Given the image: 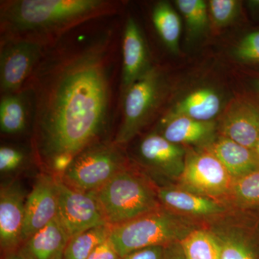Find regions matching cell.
Wrapping results in <instances>:
<instances>
[{
	"label": "cell",
	"mask_w": 259,
	"mask_h": 259,
	"mask_svg": "<svg viewBox=\"0 0 259 259\" xmlns=\"http://www.w3.org/2000/svg\"><path fill=\"white\" fill-rule=\"evenodd\" d=\"M109 97L107 55L100 44L63 63L39 99L35 144L42 163L49 166L63 153L76 156L97 143Z\"/></svg>",
	"instance_id": "6da1fadb"
},
{
	"label": "cell",
	"mask_w": 259,
	"mask_h": 259,
	"mask_svg": "<svg viewBox=\"0 0 259 259\" xmlns=\"http://www.w3.org/2000/svg\"><path fill=\"white\" fill-rule=\"evenodd\" d=\"M202 226L199 220L162 207L144 215L110 227L109 241L122 258L136 250L180 242Z\"/></svg>",
	"instance_id": "7a4b0ae2"
},
{
	"label": "cell",
	"mask_w": 259,
	"mask_h": 259,
	"mask_svg": "<svg viewBox=\"0 0 259 259\" xmlns=\"http://www.w3.org/2000/svg\"><path fill=\"white\" fill-rule=\"evenodd\" d=\"M93 194L110 227L128 222L163 207L152 180L144 171L129 165Z\"/></svg>",
	"instance_id": "3957f363"
},
{
	"label": "cell",
	"mask_w": 259,
	"mask_h": 259,
	"mask_svg": "<svg viewBox=\"0 0 259 259\" xmlns=\"http://www.w3.org/2000/svg\"><path fill=\"white\" fill-rule=\"evenodd\" d=\"M100 0H18L2 9V21L15 32L38 31L63 26L93 15Z\"/></svg>",
	"instance_id": "277c9868"
},
{
	"label": "cell",
	"mask_w": 259,
	"mask_h": 259,
	"mask_svg": "<svg viewBox=\"0 0 259 259\" xmlns=\"http://www.w3.org/2000/svg\"><path fill=\"white\" fill-rule=\"evenodd\" d=\"M127 165L120 146L114 142H97L76 155L59 179L71 188L93 193Z\"/></svg>",
	"instance_id": "5b68a950"
},
{
	"label": "cell",
	"mask_w": 259,
	"mask_h": 259,
	"mask_svg": "<svg viewBox=\"0 0 259 259\" xmlns=\"http://www.w3.org/2000/svg\"><path fill=\"white\" fill-rule=\"evenodd\" d=\"M221 247V259H259V211L229 208L204 221Z\"/></svg>",
	"instance_id": "8992f818"
},
{
	"label": "cell",
	"mask_w": 259,
	"mask_h": 259,
	"mask_svg": "<svg viewBox=\"0 0 259 259\" xmlns=\"http://www.w3.org/2000/svg\"><path fill=\"white\" fill-rule=\"evenodd\" d=\"M163 82L159 71L151 67L124 94L123 117L113 142L127 144L147 125L162 95Z\"/></svg>",
	"instance_id": "52a82bcc"
},
{
	"label": "cell",
	"mask_w": 259,
	"mask_h": 259,
	"mask_svg": "<svg viewBox=\"0 0 259 259\" xmlns=\"http://www.w3.org/2000/svg\"><path fill=\"white\" fill-rule=\"evenodd\" d=\"M233 181V177L214 155L199 148L187 151L185 168L178 180V187L220 201L228 197Z\"/></svg>",
	"instance_id": "ba28073f"
},
{
	"label": "cell",
	"mask_w": 259,
	"mask_h": 259,
	"mask_svg": "<svg viewBox=\"0 0 259 259\" xmlns=\"http://www.w3.org/2000/svg\"><path fill=\"white\" fill-rule=\"evenodd\" d=\"M56 178L57 218L69 238L95 227L107 225L93 193L75 190Z\"/></svg>",
	"instance_id": "9c48e42d"
},
{
	"label": "cell",
	"mask_w": 259,
	"mask_h": 259,
	"mask_svg": "<svg viewBox=\"0 0 259 259\" xmlns=\"http://www.w3.org/2000/svg\"><path fill=\"white\" fill-rule=\"evenodd\" d=\"M187 151L158 133H151L140 141L138 160L148 176L178 181L185 168Z\"/></svg>",
	"instance_id": "30bf717a"
},
{
	"label": "cell",
	"mask_w": 259,
	"mask_h": 259,
	"mask_svg": "<svg viewBox=\"0 0 259 259\" xmlns=\"http://www.w3.org/2000/svg\"><path fill=\"white\" fill-rule=\"evenodd\" d=\"M37 42L21 40L5 45L0 55V86L5 94L17 93L41 55Z\"/></svg>",
	"instance_id": "8fae6325"
},
{
	"label": "cell",
	"mask_w": 259,
	"mask_h": 259,
	"mask_svg": "<svg viewBox=\"0 0 259 259\" xmlns=\"http://www.w3.org/2000/svg\"><path fill=\"white\" fill-rule=\"evenodd\" d=\"M58 214L56 178L49 174L37 176L25 202L23 243L54 221Z\"/></svg>",
	"instance_id": "7c38bea8"
},
{
	"label": "cell",
	"mask_w": 259,
	"mask_h": 259,
	"mask_svg": "<svg viewBox=\"0 0 259 259\" xmlns=\"http://www.w3.org/2000/svg\"><path fill=\"white\" fill-rule=\"evenodd\" d=\"M27 194L20 182L2 185L0 191V245L7 253L23 243Z\"/></svg>",
	"instance_id": "4fadbf2b"
},
{
	"label": "cell",
	"mask_w": 259,
	"mask_h": 259,
	"mask_svg": "<svg viewBox=\"0 0 259 259\" xmlns=\"http://www.w3.org/2000/svg\"><path fill=\"white\" fill-rule=\"evenodd\" d=\"M152 182L162 205L186 217L204 221L221 215L229 209L221 201L192 193L180 187Z\"/></svg>",
	"instance_id": "5bb4252c"
},
{
	"label": "cell",
	"mask_w": 259,
	"mask_h": 259,
	"mask_svg": "<svg viewBox=\"0 0 259 259\" xmlns=\"http://www.w3.org/2000/svg\"><path fill=\"white\" fill-rule=\"evenodd\" d=\"M219 130L221 136L254 150L259 139V109L251 102L234 100L223 114Z\"/></svg>",
	"instance_id": "9a60e30c"
},
{
	"label": "cell",
	"mask_w": 259,
	"mask_h": 259,
	"mask_svg": "<svg viewBox=\"0 0 259 259\" xmlns=\"http://www.w3.org/2000/svg\"><path fill=\"white\" fill-rule=\"evenodd\" d=\"M122 93L127 90L139 78L151 69L147 45L139 25L134 18H129L126 22L122 41Z\"/></svg>",
	"instance_id": "2e32d148"
},
{
	"label": "cell",
	"mask_w": 259,
	"mask_h": 259,
	"mask_svg": "<svg viewBox=\"0 0 259 259\" xmlns=\"http://www.w3.org/2000/svg\"><path fill=\"white\" fill-rule=\"evenodd\" d=\"M214 121H199L184 116L166 115L162 119L160 135L180 146L206 147L216 139Z\"/></svg>",
	"instance_id": "e0dca14e"
},
{
	"label": "cell",
	"mask_w": 259,
	"mask_h": 259,
	"mask_svg": "<svg viewBox=\"0 0 259 259\" xmlns=\"http://www.w3.org/2000/svg\"><path fill=\"white\" fill-rule=\"evenodd\" d=\"M69 239L56 217L24 242L20 250L27 259H63Z\"/></svg>",
	"instance_id": "ac0fdd59"
},
{
	"label": "cell",
	"mask_w": 259,
	"mask_h": 259,
	"mask_svg": "<svg viewBox=\"0 0 259 259\" xmlns=\"http://www.w3.org/2000/svg\"><path fill=\"white\" fill-rule=\"evenodd\" d=\"M221 161L233 179L238 178L259 168L254 151L223 136L216 138L202 148Z\"/></svg>",
	"instance_id": "d6986e66"
},
{
	"label": "cell",
	"mask_w": 259,
	"mask_h": 259,
	"mask_svg": "<svg viewBox=\"0 0 259 259\" xmlns=\"http://www.w3.org/2000/svg\"><path fill=\"white\" fill-rule=\"evenodd\" d=\"M222 108V98L213 89L204 88L191 92L166 115L184 116L199 121H213Z\"/></svg>",
	"instance_id": "ffe728a7"
},
{
	"label": "cell",
	"mask_w": 259,
	"mask_h": 259,
	"mask_svg": "<svg viewBox=\"0 0 259 259\" xmlns=\"http://www.w3.org/2000/svg\"><path fill=\"white\" fill-rule=\"evenodd\" d=\"M29 105L26 95L20 93L5 94L0 102L2 134H21L28 125Z\"/></svg>",
	"instance_id": "44dd1931"
},
{
	"label": "cell",
	"mask_w": 259,
	"mask_h": 259,
	"mask_svg": "<svg viewBox=\"0 0 259 259\" xmlns=\"http://www.w3.org/2000/svg\"><path fill=\"white\" fill-rule=\"evenodd\" d=\"M152 20L167 49L174 54H177L180 51L182 23L176 10L168 2H158L153 8Z\"/></svg>",
	"instance_id": "7402d4cb"
},
{
	"label": "cell",
	"mask_w": 259,
	"mask_h": 259,
	"mask_svg": "<svg viewBox=\"0 0 259 259\" xmlns=\"http://www.w3.org/2000/svg\"><path fill=\"white\" fill-rule=\"evenodd\" d=\"M231 208L259 211V168L244 176L233 179L226 197Z\"/></svg>",
	"instance_id": "603a6c76"
},
{
	"label": "cell",
	"mask_w": 259,
	"mask_h": 259,
	"mask_svg": "<svg viewBox=\"0 0 259 259\" xmlns=\"http://www.w3.org/2000/svg\"><path fill=\"white\" fill-rule=\"evenodd\" d=\"M187 259H221V247L212 232L202 226L180 242Z\"/></svg>",
	"instance_id": "cb8c5ba5"
},
{
	"label": "cell",
	"mask_w": 259,
	"mask_h": 259,
	"mask_svg": "<svg viewBox=\"0 0 259 259\" xmlns=\"http://www.w3.org/2000/svg\"><path fill=\"white\" fill-rule=\"evenodd\" d=\"M110 226L104 225L83 231L70 238L63 259H88L99 245L109 239Z\"/></svg>",
	"instance_id": "d4e9b609"
},
{
	"label": "cell",
	"mask_w": 259,
	"mask_h": 259,
	"mask_svg": "<svg viewBox=\"0 0 259 259\" xmlns=\"http://www.w3.org/2000/svg\"><path fill=\"white\" fill-rule=\"evenodd\" d=\"M175 4L185 19L189 36H200L208 28V5L204 0H177Z\"/></svg>",
	"instance_id": "484cf974"
},
{
	"label": "cell",
	"mask_w": 259,
	"mask_h": 259,
	"mask_svg": "<svg viewBox=\"0 0 259 259\" xmlns=\"http://www.w3.org/2000/svg\"><path fill=\"white\" fill-rule=\"evenodd\" d=\"M207 5L209 19L218 28L233 23L241 10V3L238 0H210Z\"/></svg>",
	"instance_id": "4316f807"
},
{
	"label": "cell",
	"mask_w": 259,
	"mask_h": 259,
	"mask_svg": "<svg viewBox=\"0 0 259 259\" xmlns=\"http://www.w3.org/2000/svg\"><path fill=\"white\" fill-rule=\"evenodd\" d=\"M233 55L245 64L259 65V30L243 37L235 47Z\"/></svg>",
	"instance_id": "83f0119b"
},
{
	"label": "cell",
	"mask_w": 259,
	"mask_h": 259,
	"mask_svg": "<svg viewBox=\"0 0 259 259\" xmlns=\"http://www.w3.org/2000/svg\"><path fill=\"white\" fill-rule=\"evenodd\" d=\"M26 153L21 148L11 146L0 148V172L8 175L19 171L26 163Z\"/></svg>",
	"instance_id": "f1b7e54d"
},
{
	"label": "cell",
	"mask_w": 259,
	"mask_h": 259,
	"mask_svg": "<svg viewBox=\"0 0 259 259\" xmlns=\"http://www.w3.org/2000/svg\"><path fill=\"white\" fill-rule=\"evenodd\" d=\"M74 158L75 156L73 155L63 153L53 158L49 166L54 174V176L61 178L64 175L65 172L69 169Z\"/></svg>",
	"instance_id": "f546056e"
},
{
	"label": "cell",
	"mask_w": 259,
	"mask_h": 259,
	"mask_svg": "<svg viewBox=\"0 0 259 259\" xmlns=\"http://www.w3.org/2000/svg\"><path fill=\"white\" fill-rule=\"evenodd\" d=\"M165 246H154L136 250L122 259H164Z\"/></svg>",
	"instance_id": "4dcf8cb0"
},
{
	"label": "cell",
	"mask_w": 259,
	"mask_h": 259,
	"mask_svg": "<svg viewBox=\"0 0 259 259\" xmlns=\"http://www.w3.org/2000/svg\"><path fill=\"white\" fill-rule=\"evenodd\" d=\"M88 259H122L108 240L94 250Z\"/></svg>",
	"instance_id": "1f68e13d"
},
{
	"label": "cell",
	"mask_w": 259,
	"mask_h": 259,
	"mask_svg": "<svg viewBox=\"0 0 259 259\" xmlns=\"http://www.w3.org/2000/svg\"><path fill=\"white\" fill-rule=\"evenodd\" d=\"M164 259H187L181 248L180 242L165 246Z\"/></svg>",
	"instance_id": "d6a6232c"
},
{
	"label": "cell",
	"mask_w": 259,
	"mask_h": 259,
	"mask_svg": "<svg viewBox=\"0 0 259 259\" xmlns=\"http://www.w3.org/2000/svg\"><path fill=\"white\" fill-rule=\"evenodd\" d=\"M5 259H27V258L20 252V250H18V251L13 250V251L7 253Z\"/></svg>",
	"instance_id": "836d02e7"
},
{
	"label": "cell",
	"mask_w": 259,
	"mask_h": 259,
	"mask_svg": "<svg viewBox=\"0 0 259 259\" xmlns=\"http://www.w3.org/2000/svg\"><path fill=\"white\" fill-rule=\"evenodd\" d=\"M249 5L252 9H259V1H250Z\"/></svg>",
	"instance_id": "e575fe53"
},
{
	"label": "cell",
	"mask_w": 259,
	"mask_h": 259,
	"mask_svg": "<svg viewBox=\"0 0 259 259\" xmlns=\"http://www.w3.org/2000/svg\"><path fill=\"white\" fill-rule=\"evenodd\" d=\"M253 151H254L255 156H256L257 159H258V161H259V139Z\"/></svg>",
	"instance_id": "d590c367"
},
{
	"label": "cell",
	"mask_w": 259,
	"mask_h": 259,
	"mask_svg": "<svg viewBox=\"0 0 259 259\" xmlns=\"http://www.w3.org/2000/svg\"><path fill=\"white\" fill-rule=\"evenodd\" d=\"M255 86H256V89L259 92V80L258 81H257L256 82H255Z\"/></svg>",
	"instance_id": "8d00e7d4"
}]
</instances>
